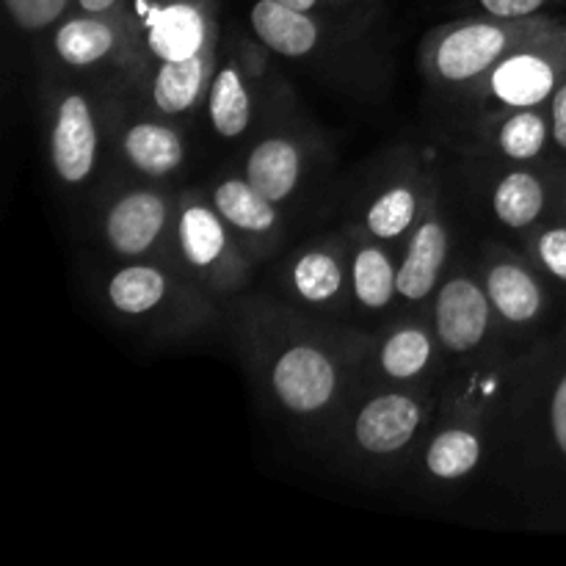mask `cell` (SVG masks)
I'll list each match as a JSON object with an SVG mask.
<instances>
[{"label":"cell","mask_w":566,"mask_h":566,"mask_svg":"<svg viewBox=\"0 0 566 566\" xmlns=\"http://www.w3.org/2000/svg\"><path fill=\"white\" fill-rule=\"evenodd\" d=\"M205 42V17L193 3L158 6L149 20V44L166 61L197 55Z\"/></svg>","instance_id":"cell-9"},{"label":"cell","mask_w":566,"mask_h":566,"mask_svg":"<svg viewBox=\"0 0 566 566\" xmlns=\"http://www.w3.org/2000/svg\"><path fill=\"white\" fill-rule=\"evenodd\" d=\"M166 224V208L155 193L138 191L119 199L105 221L111 247L122 254L147 252Z\"/></svg>","instance_id":"cell-6"},{"label":"cell","mask_w":566,"mask_h":566,"mask_svg":"<svg viewBox=\"0 0 566 566\" xmlns=\"http://www.w3.org/2000/svg\"><path fill=\"white\" fill-rule=\"evenodd\" d=\"M216 210L221 213V219H227L230 224L241 227L249 232H265L274 227L276 213L274 202L265 199L252 182L243 180H227L216 188L213 193Z\"/></svg>","instance_id":"cell-13"},{"label":"cell","mask_w":566,"mask_h":566,"mask_svg":"<svg viewBox=\"0 0 566 566\" xmlns=\"http://www.w3.org/2000/svg\"><path fill=\"white\" fill-rule=\"evenodd\" d=\"M252 28L271 50L298 59L310 53L318 42V28L310 20L307 11L291 9L280 0H260L252 9Z\"/></svg>","instance_id":"cell-8"},{"label":"cell","mask_w":566,"mask_h":566,"mask_svg":"<svg viewBox=\"0 0 566 566\" xmlns=\"http://www.w3.org/2000/svg\"><path fill=\"white\" fill-rule=\"evenodd\" d=\"M335 365L310 346H296L282 354L274 365V390L291 412H315L335 396Z\"/></svg>","instance_id":"cell-1"},{"label":"cell","mask_w":566,"mask_h":566,"mask_svg":"<svg viewBox=\"0 0 566 566\" xmlns=\"http://www.w3.org/2000/svg\"><path fill=\"white\" fill-rule=\"evenodd\" d=\"M164 274L149 269V265H130V269H122L108 285L111 304L127 315H142L147 313V310H153L155 304L164 298Z\"/></svg>","instance_id":"cell-18"},{"label":"cell","mask_w":566,"mask_h":566,"mask_svg":"<svg viewBox=\"0 0 566 566\" xmlns=\"http://www.w3.org/2000/svg\"><path fill=\"white\" fill-rule=\"evenodd\" d=\"M210 119L221 136H241L249 125V94L232 66L216 75L210 88Z\"/></svg>","instance_id":"cell-19"},{"label":"cell","mask_w":566,"mask_h":566,"mask_svg":"<svg viewBox=\"0 0 566 566\" xmlns=\"http://www.w3.org/2000/svg\"><path fill=\"white\" fill-rule=\"evenodd\" d=\"M545 208V191L542 182L528 171H514L503 177L495 191V213L506 227H528Z\"/></svg>","instance_id":"cell-17"},{"label":"cell","mask_w":566,"mask_h":566,"mask_svg":"<svg viewBox=\"0 0 566 566\" xmlns=\"http://www.w3.org/2000/svg\"><path fill=\"white\" fill-rule=\"evenodd\" d=\"M490 326V302L470 280H451L437 298V335L451 352L479 346Z\"/></svg>","instance_id":"cell-3"},{"label":"cell","mask_w":566,"mask_h":566,"mask_svg":"<svg viewBox=\"0 0 566 566\" xmlns=\"http://www.w3.org/2000/svg\"><path fill=\"white\" fill-rule=\"evenodd\" d=\"M486 287H490V302L495 304L497 313H501L503 318L514 321V324H525V321H531L539 313V285H536V282L531 280V274H525L520 265H495V269L490 271Z\"/></svg>","instance_id":"cell-12"},{"label":"cell","mask_w":566,"mask_h":566,"mask_svg":"<svg viewBox=\"0 0 566 566\" xmlns=\"http://www.w3.org/2000/svg\"><path fill=\"white\" fill-rule=\"evenodd\" d=\"M180 243L191 265H210L221 258L227 247L224 227L219 216L208 208H188L180 221Z\"/></svg>","instance_id":"cell-20"},{"label":"cell","mask_w":566,"mask_h":566,"mask_svg":"<svg viewBox=\"0 0 566 566\" xmlns=\"http://www.w3.org/2000/svg\"><path fill=\"white\" fill-rule=\"evenodd\" d=\"M490 86L501 103L512 108H534L551 97L556 86V66L539 53H517L495 66Z\"/></svg>","instance_id":"cell-7"},{"label":"cell","mask_w":566,"mask_h":566,"mask_svg":"<svg viewBox=\"0 0 566 566\" xmlns=\"http://www.w3.org/2000/svg\"><path fill=\"white\" fill-rule=\"evenodd\" d=\"M553 133H556L558 147L566 149V83L553 97Z\"/></svg>","instance_id":"cell-31"},{"label":"cell","mask_w":566,"mask_h":566,"mask_svg":"<svg viewBox=\"0 0 566 566\" xmlns=\"http://www.w3.org/2000/svg\"><path fill=\"white\" fill-rule=\"evenodd\" d=\"M547 127L539 114L531 108H523L517 116L503 125L501 130V149L514 160H531L542 153L545 147Z\"/></svg>","instance_id":"cell-26"},{"label":"cell","mask_w":566,"mask_h":566,"mask_svg":"<svg viewBox=\"0 0 566 566\" xmlns=\"http://www.w3.org/2000/svg\"><path fill=\"white\" fill-rule=\"evenodd\" d=\"M97 155V130H94L88 103L70 94L61 103L53 127V166L61 180L81 182L94 169Z\"/></svg>","instance_id":"cell-4"},{"label":"cell","mask_w":566,"mask_h":566,"mask_svg":"<svg viewBox=\"0 0 566 566\" xmlns=\"http://www.w3.org/2000/svg\"><path fill=\"white\" fill-rule=\"evenodd\" d=\"M481 446L470 431H446L431 442L426 464L437 479H462L479 464Z\"/></svg>","instance_id":"cell-21"},{"label":"cell","mask_w":566,"mask_h":566,"mask_svg":"<svg viewBox=\"0 0 566 566\" xmlns=\"http://www.w3.org/2000/svg\"><path fill=\"white\" fill-rule=\"evenodd\" d=\"M420 423V409L407 396H379L359 412L354 434L370 453L401 451L415 437Z\"/></svg>","instance_id":"cell-5"},{"label":"cell","mask_w":566,"mask_h":566,"mask_svg":"<svg viewBox=\"0 0 566 566\" xmlns=\"http://www.w3.org/2000/svg\"><path fill=\"white\" fill-rule=\"evenodd\" d=\"M396 271L379 249H363L354 263V291L357 298L370 310L385 307L396 293Z\"/></svg>","instance_id":"cell-22"},{"label":"cell","mask_w":566,"mask_h":566,"mask_svg":"<svg viewBox=\"0 0 566 566\" xmlns=\"http://www.w3.org/2000/svg\"><path fill=\"white\" fill-rule=\"evenodd\" d=\"M125 153L147 175H169L182 160V144L175 130L160 125H136L125 138Z\"/></svg>","instance_id":"cell-14"},{"label":"cell","mask_w":566,"mask_h":566,"mask_svg":"<svg viewBox=\"0 0 566 566\" xmlns=\"http://www.w3.org/2000/svg\"><path fill=\"white\" fill-rule=\"evenodd\" d=\"M431 357L429 337L420 329H401L387 340L381 348V368L392 376V379H409L418 376L426 368Z\"/></svg>","instance_id":"cell-23"},{"label":"cell","mask_w":566,"mask_h":566,"mask_svg":"<svg viewBox=\"0 0 566 566\" xmlns=\"http://www.w3.org/2000/svg\"><path fill=\"white\" fill-rule=\"evenodd\" d=\"M81 3L83 11H88V14H103V11H108L111 6H116L119 0H77Z\"/></svg>","instance_id":"cell-32"},{"label":"cell","mask_w":566,"mask_h":566,"mask_svg":"<svg viewBox=\"0 0 566 566\" xmlns=\"http://www.w3.org/2000/svg\"><path fill=\"white\" fill-rule=\"evenodd\" d=\"M205 81V61L197 55L177 61H164L158 77H155L153 97L164 114H180L197 103Z\"/></svg>","instance_id":"cell-15"},{"label":"cell","mask_w":566,"mask_h":566,"mask_svg":"<svg viewBox=\"0 0 566 566\" xmlns=\"http://www.w3.org/2000/svg\"><path fill=\"white\" fill-rule=\"evenodd\" d=\"M293 282L307 302H326L340 291V265L329 254L310 252L293 269Z\"/></svg>","instance_id":"cell-24"},{"label":"cell","mask_w":566,"mask_h":566,"mask_svg":"<svg viewBox=\"0 0 566 566\" xmlns=\"http://www.w3.org/2000/svg\"><path fill=\"white\" fill-rule=\"evenodd\" d=\"M70 0H6L11 20L28 31H39V28L50 25L64 14Z\"/></svg>","instance_id":"cell-27"},{"label":"cell","mask_w":566,"mask_h":566,"mask_svg":"<svg viewBox=\"0 0 566 566\" xmlns=\"http://www.w3.org/2000/svg\"><path fill=\"white\" fill-rule=\"evenodd\" d=\"M280 3L291 6V9H298V11H310L318 0H280Z\"/></svg>","instance_id":"cell-33"},{"label":"cell","mask_w":566,"mask_h":566,"mask_svg":"<svg viewBox=\"0 0 566 566\" xmlns=\"http://www.w3.org/2000/svg\"><path fill=\"white\" fill-rule=\"evenodd\" d=\"M298 153L291 142L285 138H269V142L258 144L254 153L249 155L247 180L263 193L271 202L291 197L293 188L298 182Z\"/></svg>","instance_id":"cell-11"},{"label":"cell","mask_w":566,"mask_h":566,"mask_svg":"<svg viewBox=\"0 0 566 566\" xmlns=\"http://www.w3.org/2000/svg\"><path fill=\"white\" fill-rule=\"evenodd\" d=\"M551 423H553V437H556V446L562 448L564 457H566V376L558 381L556 392H553Z\"/></svg>","instance_id":"cell-30"},{"label":"cell","mask_w":566,"mask_h":566,"mask_svg":"<svg viewBox=\"0 0 566 566\" xmlns=\"http://www.w3.org/2000/svg\"><path fill=\"white\" fill-rule=\"evenodd\" d=\"M442 263H446V230L437 221H426L415 232L407 260H403L401 271L396 274L398 293L407 298L429 296L431 287L437 285V274H440Z\"/></svg>","instance_id":"cell-10"},{"label":"cell","mask_w":566,"mask_h":566,"mask_svg":"<svg viewBox=\"0 0 566 566\" xmlns=\"http://www.w3.org/2000/svg\"><path fill=\"white\" fill-rule=\"evenodd\" d=\"M415 219V193L409 188H390L374 202L368 213V227L376 238H396L407 232Z\"/></svg>","instance_id":"cell-25"},{"label":"cell","mask_w":566,"mask_h":566,"mask_svg":"<svg viewBox=\"0 0 566 566\" xmlns=\"http://www.w3.org/2000/svg\"><path fill=\"white\" fill-rule=\"evenodd\" d=\"M114 42L116 36L111 25H105L103 20H94V17L70 20L55 33V50L72 66L94 64L114 48Z\"/></svg>","instance_id":"cell-16"},{"label":"cell","mask_w":566,"mask_h":566,"mask_svg":"<svg viewBox=\"0 0 566 566\" xmlns=\"http://www.w3.org/2000/svg\"><path fill=\"white\" fill-rule=\"evenodd\" d=\"M509 48V33L492 22H468L442 36L437 48V70L448 81H470L490 70L503 50Z\"/></svg>","instance_id":"cell-2"},{"label":"cell","mask_w":566,"mask_h":566,"mask_svg":"<svg viewBox=\"0 0 566 566\" xmlns=\"http://www.w3.org/2000/svg\"><path fill=\"white\" fill-rule=\"evenodd\" d=\"M542 263L566 282V230H551L539 241Z\"/></svg>","instance_id":"cell-28"},{"label":"cell","mask_w":566,"mask_h":566,"mask_svg":"<svg viewBox=\"0 0 566 566\" xmlns=\"http://www.w3.org/2000/svg\"><path fill=\"white\" fill-rule=\"evenodd\" d=\"M481 6L497 20H520V17H528L542 9L545 0H481Z\"/></svg>","instance_id":"cell-29"}]
</instances>
